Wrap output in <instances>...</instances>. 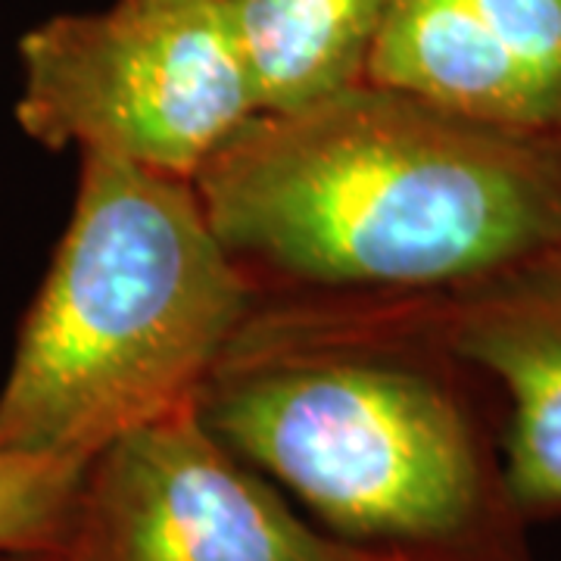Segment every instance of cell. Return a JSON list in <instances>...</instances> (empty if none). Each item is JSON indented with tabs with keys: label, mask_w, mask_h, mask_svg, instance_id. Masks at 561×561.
I'll use <instances>...</instances> for the list:
<instances>
[{
	"label": "cell",
	"mask_w": 561,
	"mask_h": 561,
	"mask_svg": "<svg viewBox=\"0 0 561 561\" xmlns=\"http://www.w3.org/2000/svg\"><path fill=\"white\" fill-rule=\"evenodd\" d=\"M378 302L500 390L502 468L524 522L561 515V238L427 297Z\"/></svg>",
	"instance_id": "6"
},
{
	"label": "cell",
	"mask_w": 561,
	"mask_h": 561,
	"mask_svg": "<svg viewBox=\"0 0 561 561\" xmlns=\"http://www.w3.org/2000/svg\"><path fill=\"white\" fill-rule=\"evenodd\" d=\"M91 459L0 446V552L60 549Z\"/></svg>",
	"instance_id": "9"
},
{
	"label": "cell",
	"mask_w": 561,
	"mask_h": 561,
	"mask_svg": "<svg viewBox=\"0 0 561 561\" xmlns=\"http://www.w3.org/2000/svg\"><path fill=\"white\" fill-rule=\"evenodd\" d=\"M368 79L561 135V0H390Z\"/></svg>",
	"instance_id": "7"
},
{
	"label": "cell",
	"mask_w": 561,
	"mask_h": 561,
	"mask_svg": "<svg viewBox=\"0 0 561 561\" xmlns=\"http://www.w3.org/2000/svg\"><path fill=\"white\" fill-rule=\"evenodd\" d=\"M478 381L378 302L256 300L194 409L350 546L530 561Z\"/></svg>",
	"instance_id": "2"
},
{
	"label": "cell",
	"mask_w": 561,
	"mask_h": 561,
	"mask_svg": "<svg viewBox=\"0 0 561 561\" xmlns=\"http://www.w3.org/2000/svg\"><path fill=\"white\" fill-rule=\"evenodd\" d=\"M16 122L79 150L194 181L256 110L221 0L60 13L20 38Z\"/></svg>",
	"instance_id": "4"
},
{
	"label": "cell",
	"mask_w": 561,
	"mask_h": 561,
	"mask_svg": "<svg viewBox=\"0 0 561 561\" xmlns=\"http://www.w3.org/2000/svg\"><path fill=\"white\" fill-rule=\"evenodd\" d=\"M60 561H400L302 522L194 405L91 459Z\"/></svg>",
	"instance_id": "5"
},
{
	"label": "cell",
	"mask_w": 561,
	"mask_h": 561,
	"mask_svg": "<svg viewBox=\"0 0 561 561\" xmlns=\"http://www.w3.org/2000/svg\"><path fill=\"white\" fill-rule=\"evenodd\" d=\"M260 113L368 79L390 0H221Z\"/></svg>",
	"instance_id": "8"
},
{
	"label": "cell",
	"mask_w": 561,
	"mask_h": 561,
	"mask_svg": "<svg viewBox=\"0 0 561 561\" xmlns=\"http://www.w3.org/2000/svg\"><path fill=\"white\" fill-rule=\"evenodd\" d=\"M256 300H405L561 238V135L365 79L253 113L194 175Z\"/></svg>",
	"instance_id": "1"
},
{
	"label": "cell",
	"mask_w": 561,
	"mask_h": 561,
	"mask_svg": "<svg viewBox=\"0 0 561 561\" xmlns=\"http://www.w3.org/2000/svg\"><path fill=\"white\" fill-rule=\"evenodd\" d=\"M250 306L194 181L81 157L72 216L0 387V446L94 459L194 405Z\"/></svg>",
	"instance_id": "3"
},
{
	"label": "cell",
	"mask_w": 561,
	"mask_h": 561,
	"mask_svg": "<svg viewBox=\"0 0 561 561\" xmlns=\"http://www.w3.org/2000/svg\"><path fill=\"white\" fill-rule=\"evenodd\" d=\"M0 561H60V549H35V552H0Z\"/></svg>",
	"instance_id": "10"
},
{
	"label": "cell",
	"mask_w": 561,
	"mask_h": 561,
	"mask_svg": "<svg viewBox=\"0 0 561 561\" xmlns=\"http://www.w3.org/2000/svg\"><path fill=\"white\" fill-rule=\"evenodd\" d=\"M135 3H206V0H135Z\"/></svg>",
	"instance_id": "11"
}]
</instances>
